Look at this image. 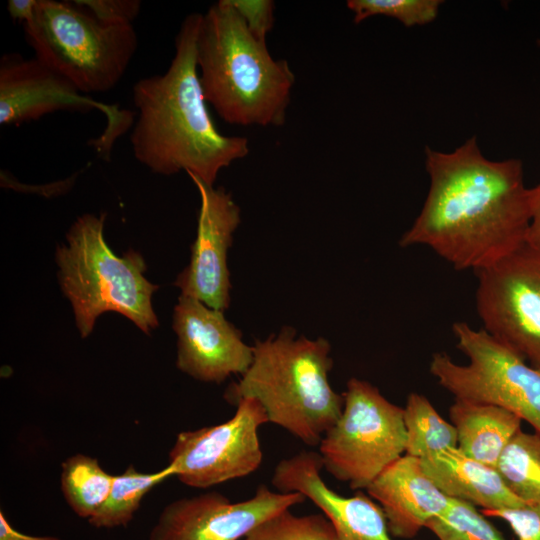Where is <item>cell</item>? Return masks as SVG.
<instances>
[{
  "label": "cell",
  "instance_id": "obj_13",
  "mask_svg": "<svg viewBox=\"0 0 540 540\" xmlns=\"http://www.w3.org/2000/svg\"><path fill=\"white\" fill-rule=\"evenodd\" d=\"M200 195L197 235L188 266L174 285L181 295L210 308L225 311L230 305L227 253L241 217L240 208L224 188L209 186L189 174Z\"/></svg>",
  "mask_w": 540,
  "mask_h": 540
},
{
  "label": "cell",
  "instance_id": "obj_8",
  "mask_svg": "<svg viewBox=\"0 0 540 540\" xmlns=\"http://www.w3.org/2000/svg\"><path fill=\"white\" fill-rule=\"evenodd\" d=\"M340 417L319 446L323 468L351 489H367L405 454L403 408L368 381L351 378Z\"/></svg>",
  "mask_w": 540,
  "mask_h": 540
},
{
  "label": "cell",
  "instance_id": "obj_28",
  "mask_svg": "<svg viewBox=\"0 0 540 540\" xmlns=\"http://www.w3.org/2000/svg\"><path fill=\"white\" fill-rule=\"evenodd\" d=\"M251 34L266 41L274 24V7L271 0H230Z\"/></svg>",
  "mask_w": 540,
  "mask_h": 540
},
{
  "label": "cell",
  "instance_id": "obj_19",
  "mask_svg": "<svg viewBox=\"0 0 540 540\" xmlns=\"http://www.w3.org/2000/svg\"><path fill=\"white\" fill-rule=\"evenodd\" d=\"M114 475L99 461L76 453L61 464L60 487L67 505L79 517L89 520L106 501Z\"/></svg>",
  "mask_w": 540,
  "mask_h": 540
},
{
  "label": "cell",
  "instance_id": "obj_12",
  "mask_svg": "<svg viewBox=\"0 0 540 540\" xmlns=\"http://www.w3.org/2000/svg\"><path fill=\"white\" fill-rule=\"evenodd\" d=\"M300 493L259 485L249 499L232 502L211 491L168 503L148 540H242L267 519L305 502Z\"/></svg>",
  "mask_w": 540,
  "mask_h": 540
},
{
  "label": "cell",
  "instance_id": "obj_24",
  "mask_svg": "<svg viewBox=\"0 0 540 540\" xmlns=\"http://www.w3.org/2000/svg\"><path fill=\"white\" fill-rule=\"evenodd\" d=\"M242 540H337L323 514L296 515L291 509L267 519Z\"/></svg>",
  "mask_w": 540,
  "mask_h": 540
},
{
  "label": "cell",
  "instance_id": "obj_22",
  "mask_svg": "<svg viewBox=\"0 0 540 540\" xmlns=\"http://www.w3.org/2000/svg\"><path fill=\"white\" fill-rule=\"evenodd\" d=\"M496 469L524 504H540V434L520 429L502 451Z\"/></svg>",
  "mask_w": 540,
  "mask_h": 540
},
{
  "label": "cell",
  "instance_id": "obj_15",
  "mask_svg": "<svg viewBox=\"0 0 540 540\" xmlns=\"http://www.w3.org/2000/svg\"><path fill=\"white\" fill-rule=\"evenodd\" d=\"M319 452L303 450L278 462L273 486L282 493H300L332 524L337 540H393L382 508L358 491L345 497L322 479Z\"/></svg>",
  "mask_w": 540,
  "mask_h": 540
},
{
  "label": "cell",
  "instance_id": "obj_23",
  "mask_svg": "<svg viewBox=\"0 0 540 540\" xmlns=\"http://www.w3.org/2000/svg\"><path fill=\"white\" fill-rule=\"evenodd\" d=\"M426 528L438 540H505L476 506L452 498L448 509L430 520Z\"/></svg>",
  "mask_w": 540,
  "mask_h": 540
},
{
  "label": "cell",
  "instance_id": "obj_29",
  "mask_svg": "<svg viewBox=\"0 0 540 540\" xmlns=\"http://www.w3.org/2000/svg\"><path fill=\"white\" fill-rule=\"evenodd\" d=\"M530 222L526 242L540 250V184L529 189Z\"/></svg>",
  "mask_w": 540,
  "mask_h": 540
},
{
  "label": "cell",
  "instance_id": "obj_6",
  "mask_svg": "<svg viewBox=\"0 0 540 540\" xmlns=\"http://www.w3.org/2000/svg\"><path fill=\"white\" fill-rule=\"evenodd\" d=\"M23 27L34 57L85 95L113 89L138 46L133 25L105 24L74 1L38 0Z\"/></svg>",
  "mask_w": 540,
  "mask_h": 540
},
{
  "label": "cell",
  "instance_id": "obj_3",
  "mask_svg": "<svg viewBox=\"0 0 540 540\" xmlns=\"http://www.w3.org/2000/svg\"><path fill=\"white\" fill-rule=\"evenodd\" d=\"M196 59L207 103L227 123L281 126L295 76L254 37L230 0L210 6L196 42Z\"/></svg>",
  "mask_w": 540,
  "mask_h": 540
},
{
  "label": "cell",
  "instance_id": "obj_32",
  "mask_svg": "<svg viewBox=\"0 0 540 540\" xmlns=\"http://www.w3.org/2000/svg\"><path fill=\"white\" fill-rule=\"evenodd\" d=\"M538 45L540 46V39L538 40Z\"/></svg>",
  "mask_w": 540,
  "mask_h": 540
},
{
  "label": "cell",
  "instance_id": "obj_1",
  "mask_svg": "<svg viewBox=\"0 0 540 540\" xmlns=\"http://www.w3.org/2000/svg\"><path fill=\"white\" fill-rule=\"evenodd\" d=\"M427 197L402 247L422 245L457 270L475 272L526 242L529 189L518 159L485 158L475 137L453 152L425 149Z\"/></svg>",
  "mask_w": 540,
  "mask_h": 540
},
{
  "label": "cell",
  "instance_id": "obj_20",
  "mask_svg": "<svg viewBox=\"0 0 540 540\" xmlns=\"http://www.w3.org/2000/svg\"><path fill=\"white\" fill-rule=\"evenodd\" d=\"M171 476L173 473L169 466L156 472L144 473L130 464L121 474L114 476L106 501L88 520L89 524L97 529L128 526L146 494Z\"/></svg>",
  "mask_w": 540,
  "mask_h": 540
},
{
  "label": "cell",
  "instance_id": "obj_4",
  "mask_svg": "<svg viewBox=\"0 0 540 540\" xmlns=\"http://www.w3.org/2000/svg\"><path fill=\"white\" fill-rule=\"evenodd\" d=\"M253 360L238 383L227 388L225 398L236 404L256 399L268 422L308 446H317L341 415L344 398L330 385L331 346L324 338L296 336L291 327L258 340Z\"/></svg>",
  "mask_w": 540,
  "mask_h": 540
},
{
  "label": "cell",
  "instance_id": "obj_16",
  "mask_svg": "<svg viewBox=\"0 0 540 540\" xmlns=\"http://www.w3.org/2000/svg\"><path fill=\"white\" fill-rule=\"evenodd\" d=\"M382 508L391 535L415 537L451 503L426 474L421 460L404 454L388 466L366 489Z\"/></svg>",
  "mask_w": 540,
  "mask_h": 540
},
{
  "label": "cell",
  "instance_id": "obj_10",
  "mask_svg": "<svg viewBox=\"0 0 540 540\" xmlns=\"http://www.w3.org/2000/svg\"><path fill=\"white\" fill-rule=\"evenodd\" d=\"M234 415L217 425L177 434L169 452L173 476L192 488H209L255 472L263 452L259 428L268 423L262 405L253 398L237 401Z\"/></svg>",
  "mask_w": 540,
  "mask_h": 540
},
{
  "label": "cell",
  "instance_id": "obj_31",
  "mask_svg": "<svg viewBox=\"0 0 540 540\" xmlns=\"http://www.w3.org/2000/svg\"><path fill=\"white\" fill-rule=\"evenodd\" d=\"M38 0H9L7 10L14 21L22 24L29 22L35 13Z\"/></svg>",
  "mask_w": 540,
  "mask_h": 540
},
{
  "label": "cell",
  "instance_id": "obj_9",
  "mask_svg": "<svg viewBox=\"0 0 540 540\" xmlns=\"http://www.w3.org/2000/svg\"><path fill=\"white\" fill-rule=\"evenodd\" d=\"M476 275L483 329L540 370V250L525 242Z\"/></svg>",
  "mask_w": 540,
  "mask_h": 540
},
{
  "label": "cell",
  "instance_id": "obj_2",
  "mask_svg": "<svg viewBox=\"0 0 540 540\" xmlns=\"http://www.w3.org/2000/svg\"><path fill=\"white\" fill-rule=\"evenodd\" d=\"M202 15L183 20L168 69L134 84L130 142L136 160L153 173L185 171L213 186L222 169L248 155L249 141L222 134L208 111L196 59Z\"/></svg>",
  "mask_w": 540,
  "mask_h": 540
},
{
  "label": "cell",
  "instance_id": "obj_27",
  "mask_svg": "<svg viewBox=\"0 0 540 540\" xmlns=\"http://www.w3.org/2000/svg\"><path fill=\"white\" fill-rule=\"evenodd\" d=\"M483 514L504 520L518 540H540V504H525Z\"/></svg>",
  "mask_w": 540,
  "mask_h": 540
},
{
  "label": "cell",
  "instance_id": "obj_21",
  "mask_svg": "<svg viewBox=\"0 0 540 540\" xmlns=\"http://www.w3.org/2000/svg\"><path fill=\"white\" fill-rule=\"evenodd\" d=\"M406 434L405 454L419 459L457 447V432L428 398L420 393L408 395L403 407Z\"/></svg>",
  "mask_w": 540,
  "mask_h": 540
},
{
  "label": "cell",
  "instance_id": "obj_18",
  "mask_svg": "<svg viewBox=\"0 0 540 540\" xmlns=\"http://www.w3.org/2000/svg\"><path fill=\"white\" fill-rule=\"evenodd\" d=\"M449 416L457 432V447L467 456L495 468L523 422L504 408L462 400L454 401Z\"/></svg>",
  "mask_w": 540,
  "mask_h": 540
},
{
  "label": "cell",
  "instance_id": "obj_30",
  "mask_svg": "<svg viewBox=\"0 0 540 540\" xmlns=\"http://www.w3.org/2000/svg\"><path fill=\"white\" fill-rule=\"evenodd\" d=\"M0 540H62L56 536H34L18 531L8 521L3 510L0 511Z\"/></svg>",
  "mask_w": 540,
  "mask_h": 540
},
{
  "label": "cell",
  "instance_id": "obj_7",
  "mask_svg": "<svg viewBox=\"0 0 540 540\" xmlns=\"http://www.w3.org/2000/svg\"><path fill=\"white\" fill-rule=\"evenodd\" d=\"M452 331L468 362L459 364L446 353H434L429 371L437 383L455 400L504 408L540 434V370L483 328L455 322Z\"/></svg>",
  "mask_w": 540,
  "mask_h": 540
},
{
  "label": "cell",
  "instance_id": "obj_26",
  "mask_svg": "<svg viewBox=\"0 0 540 540\" xmlns=\"http://www.w3.org/2000/svg\"><path fill=\"white\" fill-rule=\"evenodd\" d=\"M74 3L109 25H133L141 9L138 0H76Z\"/></svg>",
  "mask_w": 540,
  "mask_h": 540
},
{
  "label": "cell",
  "instance_id": "obj_25",
  "mask_svg": "<svg viewBox=\"0 0 540 540\" xmlns=\"http://www.w3.org/2000/svg\"><path fill=\"white\" fill-rule=\"evenodd\" d=\"M440 0H349L347 7L354 13V22L376 15L399 20L404 26L424 25L435 20Z\"/></svg>",
  "mask_w": 540,
  "mask_h": 540
},
{
  "label": "cell",
  "instance_id": "obj_14",
  "mask_svg": "<svg viewBox=\"0 0 540 540\" xmlns=\"http://www.w3.org/2000/svg\"><path fill=\"white\" fill-rule=\"evenodd\" d=\"M172 328L177 341L176 366L190 377L220 384L231 375H243L253 360V348L224 316L201 301L180 295Z\"/></svg>",
  "mask_w": 540,
  "mask_h": 540
},
{
  "label": "cell",
  "instance_id": "obj_5",
  "mask_svg": "<svg viewBox=\"0 0 540 540\" xmlns=\"http://www.w3.org/2000/svg\"><path fill=\"white\" fill-rule=\"evenodd\" d=\"M106 214L86 213L77 218L56 249L58 281L72 305L77 329L89 336L96 319L114 311L132 321L143 333L158 325L152 295L159 288L144 277L141 254L129 250L117 256L104 238Z\"/></svg>",
  "mask_w": 540,
  "mask_h": 540
},
{
  "label": "cell",
  "instance_id": "obj_17",
  "mask_svg": "<svg viewBox=\"0 0 540 540\" xmlns=\"http://www.w3.org/2000/svg\"><path fill=\"white\" fill-rule=\"evenodd\" d=\"M420 460L426 474L449 498L481 507L483 512L525 505L507 488L495 467L467 456L458 447Z\"/></svg>",
  "mask_w": 540,
  "mask_h": 540
},
{
  "label": "cell",
  "instance_id": "obj_11",
  "mask_svg": "<svg viewBox=\"0 0 540 540\" xmlns=\"http://www.w3.org/2000/svg\"><path fill=\"white\" fill-rule=\"evenodd\" d=\"M100 110L108 124L97 147H108L131 125L130 112L96 101L37 58L5 53L0 60V124L19 126L57 111Z\"/></svg>",
  "mask_w": 540,
  "mask_h": 540
}]
</instances>
